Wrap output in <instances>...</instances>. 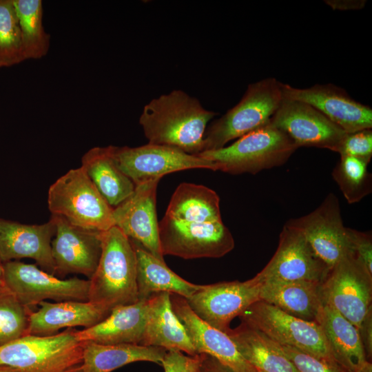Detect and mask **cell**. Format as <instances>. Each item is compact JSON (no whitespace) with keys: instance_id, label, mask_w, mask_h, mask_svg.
<instances>
[{"instance_id":"obj_1","label":"cell","mask_w":372,"mask_h":372,"mask_svg":"<svg viewBox=\"0 0 372 372\" xmlns=\"http://www.w3.org/2000/svg\"><path fill=\"white\" fill-rule=\"evenodd\" d=\"M217 113L180 90L161 95L147 103L139 118L149 143L177 147L189 154L203 151L207 125Z\"/></svg>"},{"instance_id":"obj_2","label":"cell","mask_w":372,"mask_h":372,"mask_svg":"<svg viewBox=\"0 0 372 372\" xmlns=\"http://www.w3.org/2000/svg\"><path fill=\"white\" fill-rule=\"evenodd\" d=\"M98 266L88 279L89 301L110 311L138 301L136 258L132 240L117 227L101 234Z\"/></svg>"},{"instance_id":"obj_3","label":"cell","mask_w":372,"mask_h":372,"mask_svg":"<svg viewBox=\"0 0 372 372\" xmlns=\"http://www.w3.org/2000/svg\"><path fill=\"white\" fill-rule=\"evenodd\" d=\"M297 149L291 139L269 121L227 147L196 155L209 161L215 171L256 174L283 165Z\"/></svg>"},{"instance_id":"obj_4","label":"cell","mask_w":372,"mask_h":372,"mask_svg":"<svg viewBox=\"0 0 372 372\" xmlns=\"http://www.w3.org/2000/svg\"><path fill=\"white\" fill-rule=\"evenodd\" d=\"M84 342L74 328L50 335L27 334L0 346V366L15 372H68L81 364Z\"/></svg>"},{"instance_id":"obj_5","label":"cell","mask_w":372,"mask_h":372,"mask_svg":"<svg viewBox=\"0 0 372 372\" xmlns=\"http://www.w3.org/2000/svg\"><path fill=\"white\" fill-rule=\"evenodd\" d=\"M281 84L274 78L249 84L240 101L206 129L202 152L223 147L267 123L282 101Z\"/></svg>"},{"instance_id":"obj_6","label":"cell","mask_w":372,"mask_h":372,"mask_svg":"<svg viewBox=\"0 0 372 372\" xmlns=\"http://www.w3.org/2000/svg\"><path fill=\"white\" fill-rule=\"evenodd\" d=\"M48 205L52 215L77 227L105 231L114 226L113 208L81 167L69 170L50 185Z\"/></svg>"},{"instance_id":"obj_7","label":"cell","mask_w":372,"mask_h":372,"mask_svg":"<svg viewBox=\"0 0 372 372\" xmlns=\"http://www.w3.org/2000/svg\"><path fill=\"white\" fill-rule=\"evenodd\" d=\"M239 317L241 322L260 330L281 345L335 362L316 322L294 317L262 300L253 303Z\"/></svg>"},{"instance_id":"obj_8","label":"cell","mask_w":372,"mask_h":372,"mask_svg":"<svg viewBox=\"0 0 372 372\" xmlns=\"http://www.w3.org/2000/svg\"><path fill=\"white\" fill-rule=\"evenodd\" d=\"M158 237L163 256L183 259L218 258L234 247V240L223 221L193 223L167 216L158 222Z\"/></svg>"},{"instance_id":"obj_9","label":"cell","mask_w":372,"mask_h":372,"mask_svg":"<svg viewBox=\"0 0 372 372\" xmlns=\"http://www.w3.org/2000/svg\"><path fill=\"white\" fill-rule=\"evenodd\" d=\"M2 264L6 287L29 308L46 300L89 301V280L77 277L61 279L37 265L19 261Z\"/></svg>"},{"instance_id":"obj_10","label":"cell","mask_w":372,"mask_h":372,"mask_svg":"<svg viewBox=\"0 0 372 372\" xmlns=\"http://www.w3.org/2000/svg\"><path fill=\"white\" fill-rule=\"evenodd\" d=\"M324 304L358 329L372 311V274L351 254L338 261L321 284Z\"/></svg>"},{"instance_id":"obj_11","label":"cell","mask_w":372,"mask_h":372,"mask_svg":"<svg viewBox=\"0 0 372 372\" xmlns=\"http://www.w3.org/2000/svg\"><path fill=\"white\" fill-rule=\"evenodd\" d=\"M114 154L120 169L136 186L161 180L165 175L182 170L207 169L215 171L209 161L165 145L148 143L136 147L115 146Z\"/></svg>"},{"instance_id":"obj_12","label":"cell","mask_w":372,"mask_h":372,"mask_svg":"<svg viewBox=\"0 0 372 372\" xmlns=\"http://www.w3.org/2000/svg\"><path fill=\"white\" fill-rule=\"evenodd\" d=\"M286 224L300 231L315 255L330 270L351 254L348 227H344L338 198L329 194L309 214Z\"/></svg>"},{"instance_id":"obj_13","label":"cell","mask_w":372,"mask_h":372,"mask_svg":"<svg viewBox=\"0 0 372 372\" xmlns=\"http://www.w3.org/2000/svg\"><path fill=\"white\" fill-rule=\"evenodd\" d=\"M262 282L256 276L244 282H220L203 285L186 300L202 320L227 333L229 324L253 303L260 300Z\"/></svg>"},{"instance_id":"obj_14","label":"cell","mask_w":372,"mask_h":372,"mask_svg":"<svg viewBox=\"0 0 372 372\" xmlns=\"http://www.w3.org/2000/svg\"><path fill=\"white\" fill-rule=\"evenodd\" d=\"M329 271L302 234L285 224L273 256L256 276L262 283L301 281L322 283Z\"/></svg>"},{"instance_id":"obj_15","label":"cell","mask_w":372,"mask_h":372,"mask_svg":"<svg viewBox=\"0 0 372 372\" xmlns=\"http://www.w3.org/2000/svg\"><path fill=\"white\" fill-rule=\"evenodd\" d=\"M270 122L298 148L312 147L337 152L347 134L309 104L284 97Z\"/></svg>"},{"instance_id":"obj_16","label":"cell","mask_w":372,"mask_h":372,"mask_svg":"<svg viewBox=\"0 0 372 372\" xmlns=\"http://www.w3.org/2000/svg\"><path fill=\"white\" fill-rule=\"evenodd\" d=\"M56 232L51 242L54 275L83 274L90 279L101 255L103 231L72 225L64 218L52 215Z\"/></svg>"},{"instance_id":"obj_17","label":"cell","mask_w":372,"mask_h":372,"mask_svg":"<svg viewBox=\"0 0 372 372\" xmlns=\"http://www.w3.org/2000/svg\"><path fill=\"white\" fill-rule=\"evenodd\" d=\"M281 88L284 98L309 104L346 133L372 127V109L340 87L329 83L297 88L282 83Z\"/></svg>"},{"instance_id":"obj_18","label":"cell","mask_w":372,"mask_h":372,"mask_svg":"<svg viewBox=\"0 0 372 372\" xmlns=\"http://www.w3.org/2000/svg\"><path fill=\"white\" fill-rule=\"evenodd\" d=\"M159 181L156 179L136 185L130 197L113 208L112 216L114 226L125 236L165 261L160 247L156 211Z\"/></svg>"},{"instance_id":"obj_19","label":"cell","mask_w":372,"mask_h":372,"mask_svg":"<svg viewBox=\"0 0 372 372\" xmlns=\"http://www.w3.org/2000/svg\"><path fill=\"white\" fill-rule=\"evenodd\" d=\"M170 300L174 313L183 324L198 354H207L235 372H257L240 354L230 337L198 316L185 298L170 293Z\"/></svg>"},{"instance_id":"obj_20","label":"cell","mask_w":372,"mask_h":372,"mask_svg":"<svg viewBox=\"0 0 372 372\" xmlns=\"http://www.w3.org/2000/svg\"><path fill=\"white\" fill-rule=\"evenodd\" d=\"M56 232L52 216L41 225H26L0 218V261L30 258L54 275L51 242Z\"/></svg>"},{"instance_id":"obj_21","label":"cell","mask_w":372,"mask_h":372,"mask_svg":"<svg viewBox=\"0 0 372 372\" xmlns=\"http://www.w3.org/2000/svg\"><path fill=\"white\" fill-rule=\"evenodd\" d=\"M30 316L28 334L50 335L61 329L91 327L106 318L110 309L90 301H43Z\"/></svg>"},{"instance_id":"obj_22","label":"cell","mask_w":372,"mask_h":372,"mask_svg":"<svg viewBox=\"0 0 372 372\" xmlns=\"http://www.w3.org/2000/svg\"><path fill=\"white\" fill-rule=\"evenodd\" d=\"M147 315V299L114 308L109 316L98 324L77 335L83 342L101 344H131L141 345Z\"/></svg>"},{"instance_id":"obj_23","label":"cell","mask_w":372,"mask_h":372,"mask_svg":"<svg viewBox=\"0 0 372 372\" xmlns=\"http://www.w3.org/2000/svg\"><path fill=\"white\" fill-rule=\"evenodd\" d=\"M141 345L177 350L189 355L198 354L172 309L170 293H157L147 298L146 325Z\"/></svg>"},{"instance_id":"obj_24","label":"cell","mask_w":372,"mask_h":372,"mask_svg":"<svg viewBox=\"0 0 372 372\" xmlns=\"http://www.w3.org/2000/svg\"><path fill=\"white\" fill-rule=\"evenodd\" d=\"M335 362L346 372H360L369 363L358 328L330 306L317 317Z\"/></svg>"},{"instance_id":"obj_25","label":"cell","mask_w":372,"mask_h":372,"mask_svg":"<svg viewBox=\"0 0 372 372\" xmlns=\"http://www.w3.org/2000/svg\"><path fill=\"white\" fill-rule=\"evenodd\" d=\"M114 150L113 145L94 147L83 156L81 166L112 208L130 197L136 187L118 166Z\"/></svg>"},{"instance_id":"obj_26","label":"cell","mask_w":372,"mask_h":372,"mask_svg":"<svg viewBox=\"0 0 372 372\" xmlns=\"http://www.w3.org/2000/svg\"><path fill=\"white\" fill-rule=\"evenodd\" d=\"M321 284L316 282H264L260 300L307 321L316 322L324 305Z\"/></svg>"},{"instance_id":"obj_27","label":"cell","mask_w":372,"mask_h":372,"mask_svg":"<svg viewBox=\"0 0 372 372\" xmlns=\"http://www.w3.org/2000/svg\"><path fill=\"white\" fill-rule=\"evenodd\" d=\"M132 240L136 258V283L138 300L147 299L161 292L179 295L185 299L203 285L187 281L172 271L165 261L156 258L138 242Z\"/></svg>"},{"instance_id":"obj_28","label":"cell","mask_w":372,"mask_h":372,"mask_svg":"<svg viewBox=\"0 0 372 372\" xmlns=\"http://www.w3.org/2000/svg\"><path fill=\"white\" fill-rule=\"evenodd\" d=\"M227 334L240 354L256 370L264 372H299L280 344L260 330L241 322Z\"/></svg>"},{"instance_id":"obj_29","label":"cell","mask_w":372,"mask_h":372,"mask_svg":"<svg viewBox=\"0 0 372 372\" xmlns=\"http://www.w3.org/2000/svg\"><path fill=\"white\" fill-rule=\"evenodd\" d=\"M167 350L161 347L138 344H101L85 342L83 372H111L123 366L138 361L152 362L161 365Z\"/></svg>"},{"instance_id":"obj_30","label":"cell","mask_w":372,"mask_h":372,"mask_svg":"<svg viewBox=\"0 0 372 372\" xmlns=\"http://www.w3.org/2000/svg\"><path fill=\"white\" fill-rule=\"evenodd\" d=\"M165 215L193 223L222 221L220 198L206 186L183 183L172 194Z\"/></svg>"},{"instance_id":"obj_31","label":"cell","mask_w":372,"mask_h":372,"mask_svg":"<svg viewBox=\"0 0 372 372\" xmlns=\"http://www.w3.org/2000/svg\"><path fill=\"white\" fill-rule=\"evenodd\" d=\"M18 17L25 60L39 59L49 50L50 36L43 24L41 0H12Z\"/></svg>"},{"instance_id":"obj_32","label":"cell","mask_w":372,"mask_h":372,"mask_svg":"<svg viewBox=\"0 0 372 372\" xmlns=\"http://www.w3.org/2000/svg\"><path fill=\"white\" fill-rule=\"evenodd\" d=\"M369 164L358 158L340 156L333 169V178L349 204L360 202L371 192V175L367 171Z\"/></svg>"},{"instance_id":"obj_33","label":"cell","mask_w":372,"mask_h":372,"mask_svg":"<svg viewBox=\"0 0 372 372\" xmlns=\"http://www.w3.org/2000/svg\"><path fill=\"white\" fill-rule=\"evenodd\" d=\"M23 61L21 30L12 0H0V68Z\"/></svg>"},{"instance_id":"obj_34","label":"cell","mask_w":372,"mask_h":372,"mask_svg":"<svg viewBox=\"0 0 372 372\" xmlns=\"http://www.w3.org/2000/svg\"><path fill=\"white\" fill-rule=\"evenodd\" d=\"M32 311L6 287L0 291V346L28 334Z\"/></svg>"},{"instance_id":"obj_35","label":"cell","mask_w":372,"mask_h":372,"mask_svg":"<svg viewBox=\"0 0 372 372\" xmlns=\"http://www.w3.org/2000/svg\"><path fill=\"white\" fill-rule=\"evenodd\" d=\"M280 346L299 372H346L335 362L315 357L293 347Z\"/></svg>"},{"instance_id":"obj_36","label":"cell","mask_w":372,"mask_h":372,"mask_svg":"<svg viewBox=\"0 0 372 372\" xmlns=\"http://www.w3.org/2000/svg\"><path fill=\"white\" fill-rule=\"evenodd\" d=\"M337 153L340 156L358 158L369 163L372 157L371 129L347 133Z\"/></svg>"},{"instance_id":"obj_37","label":"cell","mask_w":372,"mask_h":372,"mask_svg":"<svg viewBox=\"0 0 372 372\" xmlns=\"http://www.w3.org/2000/svg\"><path fill=\"white\" fill-rule=\"evenodd\" d=\"M351 254L372 274V238L368 232L348 228Z\"/></svg>"},{"instance_id":"obj_38","label":"cell","mask_w":372,"mask_h":372,"mask_svg":"<svg viewBox=\"0 0 372 372\" xmlns=\"http://www.w3.org/2000/svg\"><path fill=\"white\" fill-rule=\"evenodd\" d=\"M202 353L195 355H185L177 350H167L161 366L165 372H198Z\"/></svg>"},{"instance_id":"obj_39","label":"cell","mask_w":372,"mask_h":372,"mask_svg":"<svg viewBox=\"0 0 372 372\" xmlns=\"http://www.w3.org/2000/svg\"><path fill=\"white\" fill-rule=\"evenodd\" d=\"M358 329L368 361L372 355V311L369 313Z\"/></svg>"},{"instance_id":"obj_40","label":"cell","mask_w":372,"mask_h":372,"mask_svg":"<svg viewBox=\"0 0 372 372\" xmlns=\"http://www.w3.org/2000/svg\"><path fill=\"white\" fill-rule=\"evenodd\" d=\"M198 372H235L216 358L202 353V360Z\"/></svg>"},{"instance_id":"obj_41","label":"cell","mask_w":372,"mask_h":372,"mask_svg":"<svg viewBox=\"0 0 372 372\" xmlns=\"http://www.w3.org/2000/svg\"><path fill=\"white\" fill-rule=\"evenodd\" d=\"M327 4L333 9L337 10H354L364 7V1H326Z\"/></svg>"},{"instance_id":"obj_42","label":"cell","mask_w":372,"mask_h":372,"mask_svg":"<svg viewBox=\"0 0 372 372\" xmlns=\"http://www.w3.org/2000/svg\"><path fill=\"white\" fill-rule=\"evenodd\" d=\"M5 287L3 264L0 261V291Z\"/></svg>"},{"instance_id":"obj_43","label":"cell","mask_w":372,"mask_h":372,"mask_svg":"<svg viewBox=\"0 0 372 372\" xmlns=\"http://www.w3.org/2000/svg\"><path fill=\"white\" fill-rule=\"evenodd\" d=\"M360 372H372V365L369 362Z\"/></svg>"},{"instance_id":"obj_44","label":"cell","mask_w":372,"mask_h":372,"mask_svg":"<svg viewBox=\"0 0 372 372\" xmlns=\"http://www.w3.org/2000/svg\"><path fill=\"white\" fill-rule=\"evenodd\" d=\"M0 372H15V371L10 368L0 366Z\"/></svg>"},{"instance_id":"obj_45","label":"cell","mask_w":372,"mask_h":372,"mask_svg":"<svg viewBox=\"0 0 372 372\" xmlns=\"http://www.w3.org/2000/svg\"><path fill=\"white\" fill-rule=\"evenodd\" d=\"M68 372H83V370H82V369H81V365H80V366H77V367H76V368H74V369L70 370V371H68Z\"/></svg>"},{"instance_id":"obj_46","label":"cell","mask_w":372,"mask_h":372,"mask_svg":"<svg viewBox=\"0 0 372 372\" xmlns=\"http://www.w3.org/2000/svg\"><path fill=\"white\" fill-rule=\"evenodd\" d=\"M257 372H264V371H258V370H257Z\"/></svg>"}]
</instances>
